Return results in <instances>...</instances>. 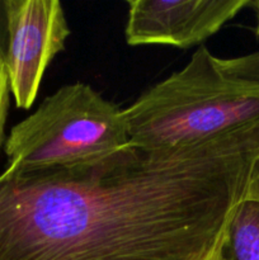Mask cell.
<instances>
[{"mask_svg":"<svg viewBox=\"0 0 259 260\" xmlns=\"http://www.w3.org/2000/svg\"><path fill=\"white\" fill-rule=\"evenodd\" d=\"M259 170V119L207 144L0 174V260H203Z\"/></svg>","mask_w":259,"mask_h":260,"instance_id":"cell-1","label":"cell"},{"mask_svg":"<svg viewBox=\"0 0 259 260\" xmlns=\"http://www.w3.org/2000/svg\"><path fill=\"white\" fill-rule=\"evenodd\" d=\"M130 144L149 151L197 146L259 119V86L228 75L201 46L189 62L123 109Z\"/></svg>","mask_w":259,"mask_h":260,"instance_id":"cell-2","label":"cell"},{"mask_svg":"<svg viewBox=\"0 0 259 260\" xmlns=\"http://www.w3.org/2000/svg\"><path fill=\"white\" fill-rule=\"evenodd\" d=\"M128 145L123 109L88 84L74 83L15 124L4 151L8 167L43 172L96 164Z\"/></svg>","mask_w":259,"mask_h":260,"instance_id":"cell-3","label":"cell"},{"mask_svg":"<svg viewBox=\"0 0 259 260\" xmlns=\"http://www.w3.org/2000/svg\"><path fill=\"white\" fill-rule=\"evenodd\" d=\"M5 68L15 106L29 109L48 65L71 30L58 0H3Z\"/></svg>","mask_w":259,"mask_h":260,"instance_id":"cell-4","label":"cell"},{"mask_svg":"<svg viewBox=\"0 0 259 260\" xmlns=\"http://www.w3.org/2000/svg\"><path fill=\"white\" fill-rule=\"evenodd\" d=\"M250 0H131L124 37L130 46L190 48L217 33Z\"/></svg>","mask_w":259,"mask_h":260,"instance_id":"cell-5","label":"cell"},{"mask_svg":"<svg viewBox=\"0 0 259 260\" xmlns=\"http://www.w3.org/2000/svg\"><path fill=\"white\" fill-rule=\"evenodd\" d=\"M228 260H259V202L243 201L236 207L225 241Z\"/></svg>","mask_w":259,"mask_h":260,"instance_id":"cell-6","label":"cell"},{"mask_svg":"<svg viewBox=\"0 0 259 260\" xmlns=\"http://www.w3.org/2000/svg\"><path fill=\"white\" fill-rule=\"evenodd\" d=\"M5 43H7V30H5V15L3 2H0V150L5 144V124H7L8 111L10 104V86L8 80L7 68H5Z\"/></svg>","mask_w":259,"mask_h":260,"instance_id":"cell-7","label":"cell"},{"mask_svg":"<svg viewBox=\"0 0 259 260\" xmlns=\"http://www.w3.org/2000/svg\"><path fill=\"white\" fill-rule=\"evenodd\" d=\"M221 69L228 75L259 86V50L234 58H218Z\"/></svg>","mask_w":259,"mask_h":260,"instance_id":"cell-8","label":"cell"},{"mask_svg":"<svg viewBox=\"0 0 259 260\" xmlns=\"http://www.w3.org/2000/svg\"><path fill=\"white\" fill-rule=\"evenodd\" d=\"M229 229V228H228ZM226 235H228V230L225 231V234L222 235V238L220 239V241L217 243V245L213 248V250L208 254L203 260H228L225 255V241H226Z\"/></svg>","mask_w":259,"mask_h":260,"instance_id":"cell-9","label":"cell"},{"mask_svg":"<svg viewBox=\"0 0 259 260\" xmlns=\"http://www.w3.org/2000/svg\"><path fill=\"white\" fill-rule=\"evenodd\" d=\"M245 201H254V202H259V170L255 174V177H254V179L251 180L250 185H249Z\"/></svg>","mask_w":259,"mask_h":260,"instance_id":"cell-10","label":"cell"},{"mask_svg":"<svg viewBox=\"0 0 259 260\" xmlns=\"http://www.w3.org/2000/svg\"><path fill=\"white\" fill-rule=\"evenodd\" d=\"M250 7L255 9L256 13V27H255V36L259 38V0L258 2H251Z\"/></svg>","mask_w":259,"mask_h":260,"instance_id":"cell-11","label":"cell"}]
</instances>
